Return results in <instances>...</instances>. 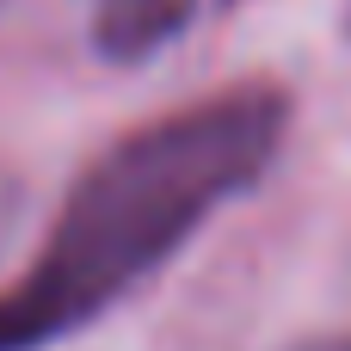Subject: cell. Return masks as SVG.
<instances>
[{"mask_svg":"<svg viewBox=\"0 0 351 351\" xmlns=\"http://www.w3.org/2000/svg\"><path fill=\"white\" fill-rule=\"evenodd\" d=\"M284 130L290 93L247 80L117 136L62 197L31 271L0 290V351H43L93 327L222 204L265 179Z\"/></svg>","mask_w":351,"mask_h":351,"instance_id":"cell-1","label":"cell"},{"mask_svg":"<svg viewBox=\"0 0 351 351\" xmlns=\"http://www.w3.org/2000/svg\"><path fill=\"white\" fill-rule=\"evenodd\" d=\"M197 19V0H99L93 6V49L105 62H142L167 49Z\"/></svg>","mask_w":351,"mask_h":351,"instance_id":"cell-2","label":"cell"}]
</instances>
